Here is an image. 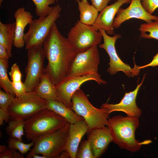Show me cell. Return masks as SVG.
Masks as SVG:
<instances>
[{"mask_svg": "<svg viewBox=\"0 0 158 158\" xmlns=\"http://www.w3.org/2000/svg\"><path fill=\"white\" fill-rule=\"evenodd\" d=\"M145 75L141 83L138 84L134 90L125 93L119 103L115 104L105 103L103 104L101 107L105 109L109 114L114 111H121L125 113L127 116L139 117L142 112L136 104V98Z\"/></svg>", "mask_w": 158, "mask_h": 158, "instance_id": "obj_14", "label": "cell"}, {"mask_svg": "<svg viewBox=\"0 0 158 158\" xmlns=\"http://www.w3.org/2000/svg\"><path fill=\"white\" fill-rule=\"evenodd\" d=\"M13 150L8 147L3 152L0 153V158H12Z\"/></svg>", "mask_w": 158, "mask_h": 158, "instance_id": "obj_36", "label": "cell"}, {"mask_svg": "<svg viewBox=\"0 0 158 158\" xmlns=\"http://www.w3.org/2000/svg\"><path fill=\"white\" fill-rule=\"evenodd\" d=\"M12 158H23V156L19 152L13 150L12 154Z\"/></svg>", "mask_w": 158, "mask_h": 158, "instance_id": "obj_38", "label": "cell"}, {"mask_svg": "<svg viewBox=\"0 0 158 158\" xmlns=\"http://www.w3.org/2000/svg\"><path fill=\"white\" fill-rule=\"evenodd\" d=\"M6 130L10 137L16 138L22 140L24 135V121L20 119H11L8 122Z\"/></svg>", "mask_w": 158, "mask_h": 158, "instance_id": "obj_24", "label": "cell"}, {"mask_svg": "<svg viewBox=\"0 0 158 158\" xmlns=\"http://www.w3.org/2000/svg\"><path fill=\"white\" fill-rule=\"evenodd\" d=\"M61 10L60 6L57 4L53 7L47 16L32 20L29 24L28 32L24 35L26 49L42 46L53 25L60 17Z\"/></svg>", "mask_w": 158, "mask_h": 158, "instance_id": "obj_6", "label": "cell"}, {"mask_svg": "<svg viewBox=\"0 0 158 158\" xmlns=\"http://www.w3.org/2000/svg\"><path fill=\"white\" fill-rule=\"evenodd\" d=\"M88 131V126L84 120L70 124L63 150L68 153L71 158H75L81 139Z\"/></svg>", "mask_w": 158, "mask_h": 158, "instance_id": "obj_17", "label": "cell"}, {"mask_svg": "<svg viewBox=\"0 0 158 158\" xmlns=\"http://www.w3.org/2000/svg\"><path fill=\"white\" fill-rule=\"evenodd\" d=\"M10 57L6 48L0 44V58L8 59Z\"/></svg>", "mask_w": 158, "mask_h": 158, "instance_id": "obj_37", "label": "cell"}, {"mask_svg": "<svg viewBox=\"0 0 158 158\" xmlns=\"http://www.w3.org/2000/svg\"><path fill=\"white\" fill-rule=\"evenodd\" d=\"M15 35L13 45L20 48L25 45L24 31L26 26L32 20L33 16L30 12L26 11L24 7L18 8L15 12Z\"/></svg>", "mask_w": 158, "mask_h": 158, "instance_id": "obj_18", "label": "cell"}, {"mask_svg": "<svg viewBox=\"0 0 158 158\" xmlns=\"http://www.w3.org/2000/svg\"><path fill=\"white\" fill-rule=\"evenodd\" d=\"M67 38L76 53L83 52L97 46L103 38L99 31L80 20H78L70 30Z\"/></svg>", "mask_w": 158, "mask_h": 158, "instance_id": "obj_8", "label": "cell"}, {"mask_svg": "<svg viewBox=\"0 0 158 158\" xmlns=\"http://www.w3.org/2000/svg\"><path fill=\"white\" fill-rule=\"evenodd\" d=\"M93 5L99 11H101L112 0H90Z\"/></svg>", "mask_w": 158, "mask_h": 158, "instance_id": "obj_33", "label": "cell"}, {"mask_svg": "<svg viewBox=\"0 0 158 158\" xmlns=\"http://www.w3.org/2000/svg\"><path fill=\"white\" fill-rule=\"evenodd\" d=\"M75 158H95L87 140H85L81 142L76 152Z\"/></svg>", "mask_w": 158, "mask_h": 158, "instance_id": "obj_27", "label": "cell"}, {"mask_svg": "<svg viewBox=\"0 0 158 158\" xmlns=\"http://www.w3.org/2000/svg\"><path fill=\"white\" fill-rule=\"evenodd\" d=\"M8 148L5 145H0V153H1Z\"/></svg>", "mask_w": 158, "mask_h": 158, "instance_id": "obj_42", "label": "cell"}, {"mask_svg": "<svg viewBox=\"0 0 158 158\" xmlns=\"http://www.w3.org/2000/svg\"><path fill=\"white\" fill-rule=\"evenodd\" d=\"M87 133L89 142L95 158L100 157L107 150L113 139L108 126L93 129Z\"/></svg>", "mask_w": 158, "mask_h": 158, "instance_id": "obj_16", "label": "cell"}, {"mask_svg": "<svg viewBox=\"0 0 158 158\" xmlns=\"http://www.w3.org/2000/svg\"><path fill=\"white\" fill-rule=\"evenodd\" d=\"M139 126V117L121 115L108 118L109 128L113 141L119 147L135 152L143 145L152 142L151 140L139 142L135 139V132Z\"/></svg>", "mask_w": 158, "mask_h": 158, "instance_id": "obj_2", "label": "cell"}, {"mask_svg": "<svg viewBox=\"0 0 158 158\" xmlns=\"http://www.w3.org/2000/svg\"><path fill=\"white\" fill-rule=\"evenodd\" d=\"M71 109L84 118L88 126V132L108 126L109 114L108 112L103 108H97L93 106L80 88L72 96Z\"/></svg>", "mask_w": 158, "mask_h": 158, "instance_id": "obj_4", "label": "cell"}, {"mask_svg": "<svg viewBox=\"0 0 158 158\" xmlns=\"http://www.w3.org/2000/svg\"><path fill=\"white\" fill-rule=\"evenodd\" d=\"M132 0H116L112 4L107 6L99 14L95 21L91 25L96 30H104L108 35L114 34L113 23L118 9L123 4H130Z\"/></svg>", "mask_w": 158, "mask_h": 158, "instance_id": "obj_15", "label": "cell"}, {"mask_svg": "<svg viewBox=\"0 0 158 158\" xmlns=\"http://www.w3.org/2000/svg\"><path fill=\"white\" fill-rule=\"evenodd\" d=\"M38 95L46 100L58 101L55 85L45 73L33 90Z\"/></svg>", "mask_w": 158, "mask_h": 158, "instance_id": "obj_20", "label": "cell"}, {"mask_svg": "<svg viewBox=\"0 0 158 158\" xmlns=\"http://www.w3.org/2000/svg\"><path fill=\"white\" fill-rule=\"evenodd\" d=\"M7 143L8 148L13 150H18L23 156L26 153L24 147L25 143L22 140L16 138L9 137Z\"/></svg>", "mask_w": 158, "mask_h": 158, "instance_id": "obj_29", "label": "cell"}, {"mask_svg": "<svg viewBox=\"0 0 158 158\" xmlns=\"http://www.w3.org/2000/svg\"><path fill=\"white\" fill-rule=\"evenodd\" d=\"M140 37L158 40V20L142 24L139 28Z\"/></svg>", "mask_w": 158, "mask_h": 158, "instance_id": "obj_25", "label": "cell"}, {"mask_svg": "<svg viewBox=\"0 0 158 158\" xmlns=\"http://www.w3.org/2000/svg\"><path fill=\"white\" fill-rule=\"evenodd\" d=\"M100 61L97 46L91 47L83 52L77 53L68 77L99 74L98 66Z\"/></svg>", "mask_w": 158, "mask_h": 158, "instance_id": "obj_12", "label": "cell"}, {"mask_svg": "<svg viewBox=\"0 0 158 158\" xmlns=\"http://www.w3.org/2000/svg\"><path fill=\"white\" fill-rule=\"evenodd\" d=\"M99 31L100 32L104 41L103 44L99 45V47L105 50L109 57L107 72L113 75L119 71H122L128 77H133L138 75L140 70L139 66L135 63L134 67L131 68L130 65L123 62L117 54L115 44L117 40L121 37V35L115 34L113 36H110L103 30H100Z\"/></svg>", "mask_w": 158, "mask_h": 158, "instance_id": "obj_9", "label": "cell"}, {"mask_svg": "<svg viewBox=\"0 0 158 158\" xmlns=\"http://www.w3.org/2000/svg\"><path fill=\"white\" fill-rule=\"evenodd\" d=\"M9 74L12 83H18L22 81V74L16 63H15L12 65Z\"/></svg>", "mask_w": 158, "mask_h": 158, "instance_id": "obj_31", "label": "cell"}, {"mask_svg": "<svg viewBox=\"0 0 158 158\" xmlns=\"http://www.w3.org/2000/svg\"><path fill=\"white\" fill-rule=\"evenodd\" d=\"M75 1L80 13V20L85 24L92 25L99 15V11L93 5H90L87 0Z\"/></svg>", "mask_w": 158, "mask_h": 158, "instance_id": "obj_21", "label": "cell"}, {"mask_svg": "<svg viewBox=\"0 0 158 158\" xmlns=\"http://www.w3.org/2000/svg\"><path fill=\"white\" fill-rule=\"evenodd\" d=\"M42 49L48 61L45 73L53 83L57 85L68 77L77 53L67 38L61 33L56 23L44 40Z\"/></svg>", "mask_w": 158, "mask_h": 158, "instance_id": "obj_1", "label": "cell"}, {"mask_svg": "<svg viewBox=\"0 0 158 158\" xmlns=\"http://www.w3.org/2000/svg\"><path fill=\"white\" fill-rule=\"evenodd\" d=\"M114 20V28L119 27L125 21L135 18L143 20L147 23L152 20H158V16L147 13L142 7L141 0H132L130 5L126 8H120Z\"/></svg>", "mask_w": 158, "mask_h": 158, "instance_id": "obj_13", "label": "cell"}, {"mask_svg": "<svg viewBox=\"0 0 158 158\" xmlns=\"http://www.w3.org/2000/svg\"><path fill=\"white\" fill-rule=\"evenodd\" d=\"M48 102L34 91L15 97L8 111L11 119L24 121L38 112L47 108Z\"/></svg>", "mask_w": 158, "mask_h": 158, "instance_id": "obj_7", "label": "cell"}, {"mask_svg": "<svg viewBox=\"0 0 158 158\" xmlns=\"http://www.w3.org/2000/svg\"><path fill=\"white\" fill-rule=\"evenodd\" d=\"M90 80H94L99 84L106 83V82L101 78L99 74L68 76L60 83L55 85L59 101L71 109L73 95L80 88L83 84Z\"/></svg>", "mask_w": 158, "mask_h": 158, "instance_id": "obj_11", "label": "cell"}, {"mask_svg": "<svg viewBox=\"0 0 158 158\" xmlns=\"http://www.w3.org/2000/svg\"><path fill=\"white\" fill-rule=\"evenodd\" d=\"M35 6V12L39 17L47 16L51 11L53 7L49 6L57 1V0H32Z\"/></svg>", "mask_w": 158, "mask_h": 158, "instance_id": "obj_26", "label": "cell"}, {"mask_svg": "<svg viewBox=\"0 0 158 158\" xmlns=\"http://www.w3.org/2000/svg\"><path fill=\"white\" fill-rule=\"evenodd\" d=\"M4 0H0V5H1V3H2L3 1Z\"/></svg>", "mask_w": 158, "mask_h": 158, "instance_id": "obj_43", "label": "cell"}, {"mask_svg": "<svg viewBox=\"0 0 158 158\" xmlns=\"http://www.w3.org/2000/svg\"><path fill=\"white\" fill-rule=\"evenodd\" d=\"M15 23L6 24L0 21V44L6 49L10 57L12 56L11 50L15 35Z\"/></svg>", "mask_w": 158, "mask_h": 158, "instance_id": "obj_22", "label": "cell"}, {"mask_svg": "<svg viewBox=\"0 0 158 158\" xmlns=\"http://www.w3.org/2000/svg\"><path fill=\"white\" fill-rule=\"evenodd\" d=\"M27 50L28 63L25 70L26 75L24 83L26 92H30L33 90L45 73V56L42 46L33 47Z\"/></svg>", "mask_w": 158, "mask_h": 158, "instance_id": "obj_10", "label": "cell"}, {"mask_svg": "<svg viewBox=\"0 0 158 158\" xmlns=\"http://www.w3.org/2000/svg\"><path fill=\"white\" fill-rule=\"evenodd\" d=\"M32 158H46V157L42 155H40V154H34L33 155Z\"/></svg>", "mask_w": 158, "mask_h": 158, "instance_id": "obj_41", "label": "cell"}, {"mask_svg": "<svg viewBox=\"0 0 158 158\" xmlns=\"http://www.w3.org/2000/svg\"></svg>", "mask_w": 158, "mask_h": 158, "instance_id": "obj_44", "label": "cell"}, {"mask_svg": "<svg viewBox=\"0 0 158 158\" xmlns=\"http://www.w3.org/2000/svg\"><path fill=\"white\" fill-rule=\"evenodd\" d=\"M47 102V108L62 117L70 124L84 120L82 117L61 102L54 100H48Z\"/></svg>", "mask_w": 158, "mask_h": 158, "instance_id": "obj_19", "label": "cell"}, {"mask_svg": "<svg viewBox=\"0 0 158 158\" xmlns=\"http://www.w3.org/2000/svg\"><path fill=\"white\" fill-rule=\"evenodd\" d=\"M11 118L8 111H5L0 108V125L4 124V122H8Z\"/></svg>", "mask_w": 158, "mask_h": 158, "instance_id": "obj_34", "label": "cell"}, {"mask_svg": "<svg viewBox=\"0 0 158 158\" xmlns=\"http://www.w3.org/2000/svg\"><path fill=\"white\" fill-rule=\"evenodd\" d=\"M34 144V142L32 141V142L28 144L25 143L24 147L25 152L26 153L29 150H31L30 148L32 146H33Z\"/></svg>", "mask_w": 158, "mask_h": 158, "instance_id": "obj_39", "label": "cell"}, {"mask_svg": "<svg viewBox=\"0 0 158 158\" xmlns=\"http://www.w3.org/2000/svg\"><path fill=\"white\" fill-rule=\"evenodd\" d=\"M70 124L67 122L62 128L35 140L26 157L32 158L36 154L44 156L46 158H58L63 151Z\"/></svg>", "mask_w": 158, "mask_h": 158, "instance_id": "obj_5", "label": "cell"}, {"mask_svg": "<svg viewBox=\"0 0 158 158\" xmlns=\"http://www.w3.org/2000/svg\"><path fill=\"white\" fill-rule=\"evenodd\" d=\"M71 158L68 153L66 151L63 150L61 153L58 158Z\"/></svg>", "mask_w": 158, "mask_h": 158, "instance_id": "obj_40", "label": "cell"}, {"mask_svg": "<svg viewBox=\"0 0 158 158\" xmlns=\"http://www.w3.org/2000/svg\"><path fill=\"white\" fill-rule=\"evenodd\" d=\"M141 1L144 8L150 14L158 8V0H141Z\"/></svg>", "mask_w": 158, "mask_h": 158, "instance_id": "obj_30", "label": "cell"}, {"mask_svg": "<svg viewBox=\"0 0 158 158\" xmlns=\"http://www.w3.org/2000/svg\"><path fill=\"white\" fill-rule=\"evenodd\" d=\"M15 97V95L3 91L0 89V108L7 111L8 107L13 102Z\"/></svg>", "mask_w": 158, "mask_h": 158, "instance_id": "obj_28", "label": "cell"}, {"mask_svg": "<svg viewBox=\"0 0 158 158\" xmlns=\"http://www.w3.org/2000/svg\"><path fill=\"white\" fill-rule=\"evenodd\" d=\"M158 66V52L153 57L150 63L142 66H139V69H141L147 67L149 66L154 67Z\"/></svg>", "mask_w": 158, "mask_h": 158, "instance_id": "obj_35", "label": "cell"}, {"mask_svg": "<svg viewBox=\"0 0 158 158\" xmlns=\"http://www.w3.org/2000/svg\"><path fill=\"white\" fill-rule=\"evenodd\" d=\"M8 59L0 58V86L4 91L15 95L12 82L7 74L8 67Z\"/></svg>", "mask_w": 158, "mask_h": 158, "instance_id": "obj_23", "label": "cell"}, {"mask_svg": "<svg viewBox=\"0 0 158 158\" xmlns=\"http://www.w3.org/2000/svg\"><path fill=\"white\" fill-rule=\"evenodd\" d=\"M67 122L51 110L43 109L24 121L26 138L34 141L62 128Z\"/></svg>", "mask_w": 158, "mask_h": 158, "instance_id": "obj_3", "label": "cell"}, {"mask_svg": "<svg viewBox=\"0 0 158 158\" xmlns=\"http://www.w3.org/2000/svg\"><path fill=\"white\" fill-rule=\"evenodd\" d=\"M12 84L16 97L21 95L27 92L25 84L22 81L12 83Z\"/></svg>", "mask_w": 158, "mask_h": 158, "instance_id": "obj_32", "label": "cell"}]
</instances>
